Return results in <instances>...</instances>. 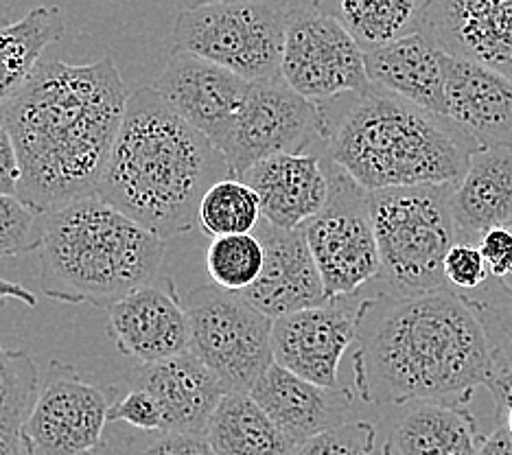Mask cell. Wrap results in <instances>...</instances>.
Here are the masks:
<instances>
[{"label": "cell", "mask_w": 512, "mask_h": 455, "mask_svg": "<svg viewBox=\"0 0 512 455\" xmlns=\"http://www.w3.org/2000/svg\"><path fill=\"white\" fill-rule=\"evenodd\" d=\"M130 92L112 57L92 64L46 60L0 119L20 160L18 197L51 213L97 193Z\"/></svg>", "instance_id": "obj_1"}, {"label": "cell", "mask_w": 512, "mask_h": 455, "mask_svg": "<svg viewBox=\"0 0 512 455\" xmlns=\"http://www.w3.org/2000/svg\"><path fill=\"white\" fill-rule=\"evenodd\" d=\"M353 346L355 390L370 405L469 403L493 377L484 326L467 296L451 287L366 296Z\"/></svg>", "instance_id": "obj_2"}, {"label": "cell", "mask_w": 512, "mask_h": 455, "mask_svg": "<svg viewBox=\"0 0 512 455\" xmlns=\"http://www.w3.org/2000/svg\"><path fill=\"white\" fill-rule=\"evenodd\" d=\"M226 175L211 140L145 86L127 99L97 193L167 241L200 228L202 197Z\"/></svg>", "instance_id": "obj_3"}, {"label": "cell", "mask_w": 512, "mask_h": 455, "mask_svg": "<svg viewBox=\"0 0 512 455\" xmlns=\"http://www.w3.org/2000/svg\"><path fill=\"white\" fill-rule=\"evenodd\" d=\"M324 108V105H322ZM329 119V160L366 191L453 184L480 147L447 116L427 112L372 84Z\"/></svg>", "instance_id": "obj_4"}, {"label": "cell", "mask_w": 512, "mask_h": 455, "mask_svg": "<svg viewBox=\"0 0 512 455\" xmlns=\"http://www.w3.org/2000/svg\"><path fill=\"white\" fill-rule=\"evenodd\" d=\"M38 254L51 300L108 309L154 283L167 241L92 193L44 215Z\"/></svg>", "instance_id": "obj_5"}, {"label": "cell", "mask_w": 512, "mask_h": 455, "mask_svg": "<svg viewBox=\"0 0 512 455\" xmlns=\"http://www.w3.org/2000/svg\"><path fill=\"white\" fill-rule=\"evenodd\" d=\"M453 184H416L368 191L386 294L412 296L440 287L445 256L458 241Z\"/></svg>", "instance_id": "obj_6"}, {"label": "cell", "mask_w": 512, "mask_h": 455, "mask_svg": "<svg viewBox=\"0 0 512 455\" xmlns=\"http://www.w3.org/2000/svg\"><path fill=\"white\" fill-rule=\"evenodd\" d=\"M289 11V0H221L182 9L173 25V44L243 79L261 81L281 75Z\"/></svg>", "instance_id": "obj_7"}, {"label": "cell", "mask_w": 512, "mask_h": 455, "mask_svg": "<svg viewBox=\"0 0 512 455\" xmlns=\"http://www.w3.org/2000/svg\"><path fill=\"white\" fill-rule=\"evenodd\" d=\"M189 315V350L213 372L226 392H250L274 361V318L239 294L200 285L184 298Z\"/></svg>", "instance_id": "obj_8"}, {"label": "cell", "mask_w": 512, "mask_h": 455, "mask_svg": "<svg viewBox=\"0 0 512 455\" xmlns=\"http://www.w3.org/2000/svg\"><path fill=\"white\" fill-rule=\"evenodd\" d=\"M329 119L322 105L305 99L281 75L252 81L246 101L219 136L215 149L230 175L241 178L259 160L305 151L313 138L327 140Z\"/></svg>", "instance_id": "obj_9"}, {"label": "cell", "mask_w": 512, "mask_h": 455, "mask_svg": "<svg viewBox=\"0 0 512 455\" xmlns=\"http://www.w3.org/2000/svg\"><path fill=\"white\" fill-rule=\"evenodd\" d=\"M329 175L331 195L305 226V235L327 296L335 298L359 294V289L379 278L381 259L368 191L331 160Z\"/></svg>", "instance_id": "obj_10"}, {"label": "cell", "mask_w": 512, "mask_h": 455, "mask_svg": "<svg viewBox=\"0 0 512 455\" xmlns=\"http://www.w3.org/2000/svg\"><path fill=\"white\" fill-rule=\"evenodd\" d=\"M281 77L316 105H327L372 86L366 51L340 22L313 5L289 11Z\"/></svg>", "instance_id": "obj_11"}, {"label": "cell", "mask_w": 512, "mask_h": 455, "mask_svg": "<svg viewBox=\"0 0 512 455\" xmlns=\"http://www.w3.org/2000/svg\"><path fill=\"white\" fill-rule=\"evenodd\" d=\"M116 385H95L53 359L40 383L36 405L25 423V440L33 455H79L106 438Z\"/></svg>", "instance_id": "obj_12"}, {"label": "cell", "mask_w": 512, "mask_h": 455, "mask_svg": "<svg viewBox=\"0 0 512 455\" xmlns=\"http://www.w3.org/2000/svg\"><path fill=\"white\" fill-rule=\"evenodd\" d=\"M362 294L327 298L274 320V361L302 379L340 388V364L355 344L364 311Z\"/></svg>", "instance_id": "obj_13"}, {"label": "cell", "mask_w": 512, "mask_h": 455, "mask_svg": "<svg viewBox=\"0 0 512 455\" xmlns=\"http://www.w3.org/2000/svg\"><path fill=\"white\" fill-rule=\"evenodd\" d=\"M252 81L211 60L173 49L154 88L215 145L246 101Z\"/></svg>", "instance_id": "obj_14"}, {"label": "cell", "mask_w": 512, "mask_h": 455, "mask_svg": "<svg viewBox=\"0 0 512 455\" xmlns=\"http://www.w3.org/2000/svg\"><path fill=\"white\" fill-rule=\"evenodd\" d=\"M108 331L116 348L138 364L189 353V315L171 280L116 300L108 307Z\"/></svg>", "instance_id": "obj_15"}, {"label": "cell", "mask_w": 512, "mask_h": 455, "mask_svg": "<svg viewBox=\"0 0 512 455\" xmlns=\"http://www.w3.org/2000/svg\"><path fill=\"white\" fill-rule=\"evenodd\" d=\"M254 235L263 243V270L241 294L256 309L276 320L287 313L322 305L329 298L305 228L285 230L261 219Z\"/></svg>", "instance_id": "obj_16"}, {"label": "cell", "mask_w": 512, "mask_h": 455, "mask_svg": "<svg viewBox=\"0 0 512 455\" xmlns=\"http://www.w3.org/2000/svg\"><path fill=\"white\" fill-rule=\"evenodd\" d=\"M423 33L447 55L512 79V0H429Z\"/></svg>", "instance_id": "obj_17"}, {"label": "cell", "mask_w": 512, "mask_h": 455, "mask_svg": "<svg viewBox=\"0 0 512 455\" xmlns=\"http://www.w3.org/2000/svg\"><path fill=\"white\" fill-rule=\"evenodd\" d=\"M259 195L261 215L276 228H305L331 195L329 165L305 151L276 154L241 173Z\"/></svg>", "instance_id": "obj_18"}, {"label": "cell", "mask_w": 512, "mask_h": 455, "mask_svg": "<svg viewBox=\"0 0 512 455\" xmlns=\"http://www.w3.org/2000/svg\"><path fill=\"white\" fill-rule=\"evenodd\" d=\"M447 119L480 147H512V79L445 55Z\"/></svg>", "instance_id": "obj_19"}, {"label": "cell", "mask_w": 512, "mask_h": 455, "mask_svg": "<svg viewBox=\"0 0 512 455\" xmlns=\"http://www.w3.org/2000/svg\"><path fill=\"white\" fill-rule=\"evenodd\" d=\"M250 394L296 447L320 431L344 423L353 407V392L348 388H327L302 379L276 361L254 381Z\"/></svg>", "instance_id": "obj_20"}, {"label": "cell", "mask_w": 512, "mask_h": 455, "mask_svg": "<svg viewBox=\"0 0 512 455\" xmlns=\"http://www.w3.org/2000/svg\"><path fill=\"white\" fill-rule=\"evenodd\" d=\"M130 385L156 396L162 410V431H193L204 434L224 385L191 350L154 364H138L130 375Z\"/></svg>", "instance_id": "obj_21"}, {"label": "cell", "mask_w": 512, "mask_h": 455, "mask_svg": "<svg viewBox=\"0 0 512 455\" xmlns=\"http://www.w3.org/2000/svg\"><path fill=\"white\" fill-rule=\"evenodd\" d=\"M445 51L423 31L366 51L370 84L394 92L418 108L447 116Z\"/></svg>", "instance_id": "obj_22"}, {"label": "cell", "mask_w": 512, "mask_h": 455, "mask_svg": "<svg viewBox=\"0 0 512 455\" xmlns=\"http://www.w3.org/2000/svg\"><path fill=\"white\" fill-rule=\"evenodd\" d=\"M484 438L467 403L421 399L403 403L383 455H475Z\"/></svg>", "instance_id": "obj_23"}, {"label": "cell", "mask_w": 512, "mask_h": 455, "mask_svg": "<svg viewBox=\"0 0 512 455\" xmlns=\"http://www.w3.org/2000/svg\"><path fill=\"white\" fill-rule=\"evenodd\" d=\"M451 208L460 241H480L484 232L512 219V147H477L467 171L453 182Z\"/></svg>", "instance_id": "obj_24"}, {"label": "cell", "mask_w": 512, "mask_h": 455, "mask_svg": "<svg viewBox=\"0 0 512 455\" xmlns=\"http://www.w3.org/2000/svg\"><path fill=\"white\" fill-rule=\"evenodd\" d=\"M66 31L60 7L40 5L7 22L0 18V110L25 88Z\"/></svg>", "instance_id": "obj_25"}, {"label": "cell", "mask_w": 512, "mask_h": 455, "mask_svg": "<svg viewBox=\"0 0 512 455\" xmlns=\"http://www.w3.org/2000/svg\"><path fill=\"white\" fill-rule=\"evenodd\" d=\"M204 436L215 455H294L296 445L250 392H226Z\"/></svg>", "instance_id": "obj_26"}, {"label": "cell", "mask_w": 512, "mask_h": 455, "mask_svg": "<svg viewBox=\"0 0 512 455\" xmlns=\"http://www.w3.org/2000/svg\"><path fill=\"white\" fill-rule=\"evenodd\" d=\"M324 14L335 18L364 51L423 31L429 0H313Z\"/></svg>", "instance_id": "obj_27"}, {"label": "cell", "mask_w": 512, "mask_h": 455, "mask_svg": "<svg viewBox=\"0 0 512 455\" xmlns=\"http://www.w3.org/2000/svg\"><path fill=\"white\" fill-rule=\"evenodd\" d=\"M261 219L259 195L235 175H226L208 186L197 210V226L211 239L254 232Z\"/></svg>", "instance_id": "obj_28"}, {"label": "cell", "mask_w": 512, "mask_h": 455, "mask_svg": "<svg viewBox=\"0 0 512 455\" xmlns=\"http://www.w3.org/2000/svg\"><path fill=\"white\" fill-rule=\"evenodd\" d=\"M38 366L27 350L0 342V438H25V423L40 392Z\"/></svg>", "instance_id": "obj_29"}, {"label": "cell", "mask_w": 512, "mask_h": 455, "mask_svg": "<svg viewBox=\"0 0 512 455\" xmlns=\"http://www.w3.org/2000/svg\"><path fill=\"white\" fill-rule=\"evenodd\" d=\"M263 256V243L254 232L215 237L204 254L206 274L213 285L241 294L259 278Z\"/></svg>", "instance_id": "obj_30"}, {"label": "cell", "mask_w": 512, "mask_h": 455, "mask_svg": "<svg viewBox=\"0 0 512 455\" xmlns=\"http://www.w3.org/2000/svg\"><path fill=\"white\" fill-rule=\"evenodd\" d=\"M467 296L480 318L493 359V377L512 372V294L506 289H484L480 296Z\"/></svg>", "instance_id": "obj_31"}, {"label": "cell", "mask_w": 512, "mask_h": 455, "mask_svg": "<svg viewBox=\"0 0 512 455\" xmlns=\"http://www.w3.org/2000/svg\"><path fill=\"white\" fill-rule=\"evenodd\" d=\"M44 215L18 195L0 193V261L40 248Z\"/></svg>", "instance_id": "obj_32"}, {"label": "cell", "mask_w": 512, "mask_h": 455, "mask_svg": "<svg viewBox=\"0 0 512 455\" xmlns=\"http://www.w3.org/2000/svg\"><path fill=\"white\" fill-rule=\"evenodd\" d=\"M123 438H108L123 455H215L208 438L193 431H138L136 438Z\"/></svg>", "instance_id": "obj_33"}, {"label": "cell", "mask_w": 512, "mask_h": 455, "mask_svg": "<svg viewBox=\"0 0 512 455\" xmlns=\"http://www.w3.org/2000/svg\"><path fill=\"white\" fill-rule=\"evenodd\" d=\"M375 438L377 429L368 420H353V423L344 420L300 442L294 455H364L375 447Z\"/></svg>", "instance_id": "obj_34"}, {"label": "cell", "mask_w": 512, "mask_h": 455, "mask_svg": "<svg viewBox=\"0 0 512 455\" xmlns=\"http://www.w3.org/2000/svg\"><path fill=\"white\" fill-rule=\"evenodd\" d=\"M442 270H445L447 285L460 294H473V291L482 289L491 276L480 245L460 239L451 245Z\"/></svg>", "instance_id": "obj_35"}, {"label": "cell", "mask_w": 512, "mask_h": 455, "mask_svg": "<svg viewBox=\"0 0 512 455\" xmlns=\"http://www.w3.org/2000/svg\"><path fill=\"white\" fill-rule=\"evenodd\" d=\"M108 420L130 425L136 431H162V410L156 396L136 385H127L125 392H119L110 405Z\"/></svg>", "instance_id": "obj_36"}, {"label": "cell", "mask_w": 512, "mask_h": 455, "mask_svg": "<svg viewBox=\"0 0 512 455\" xmlns=\"http://www.w3.org/2000/svg\"><path fill=\"white\" fill-rule=\"evenodd\" d=\"M477 245H480L488 272L495 280H502L512 272V230L508 226H497L484 232Z\"/></svg>", "instance_id": "obj_37"}, {"label": "cell", "mask_w": 512, "mask_h": 455, "mask_svg": "<svg viewBox=\"0 0 512 455\" xmlns=\"http://www.w3.org/2000/svg\"><path fill=\"white\" fill-rule=\"evenodd\" d=\"M20 160L7 125L0 119V193L18 195L20 186Z\"/></svg>", "instance_id": "obj_38"}, {"label": "cell", "mask_w": 512, "mask_h": 455, "mask_svg": "<svg viewBox=\"0 0 512 455\" xmlns=\"http://www.w3.org/2000/svg\"><path fill=\"white\" fill-rule=\"evenodd\" d=\"M484 388H488L495 401V418L499 427H504L512 436V372L491 377Z\"/></svg>", "instance_id": "obj_39"}, {"label": "cell", "mask_w": 512, "mask_h": 455, "mask_svg": "<svg viewBox=\"0 0 512 455\" xmlns=\"http://www.w3.org/2000/svg\"><path fill=\"white\" fill-rule=\"evenodd\" d=\"M475 455H512V436L504 427L497 425L493 434L484 438L480 451Z\"/></svg>", "instance_id": "obj_40"}, {"label": "cell", "mask_w": 512, "mask_h": 455, "mask_svg": "<svg viewBox=\"0 0 512 455\" xmlns=\"http://www.w3.org/2000/svg\"><path fill=\"white\" fill-rule=\"evenodd\" d=\"M9 300H20V302H25L27 307H36L38 305V298L33 296L29 289H25L22 285L11 283V280L0 278V307H3L5 302H9Z\"/></svg>", "instance_id": "obj_41"}, {"label": "cell", "mask_w": 512, "mask_h": 455, "mask_svg": "<svg viewBox=\"0 0 512 455\" xmlns=\"http://www.w3.org/2000/svg\"><path fill=\"white\" fill-rule=\"evenodd\" d=\"M0 455H33L25 438H0Z\"/></svg>", "instance_id": "obj_42"}, {"label": "cell", "mask_w": 512, "mask_h": 455, "mask_svg": "<svg viewBox=\"0 0 512 455\" xmlns=\"http://www.w3.org/2000/svg\"><path fill=\"white\" fill-rule=\"evenodd\" d=\"M79 455H123V453L119 451V447H116L112 440L103 438V442H99L97 447H92V449L79 453Z\"/></svg>", "instance_id": "obj_43"}, {"label": "cell", "mask_w": 512, "mask_h": 455, "mask_svg": "<svg viewBox=\"0 0 512 455\" xmlns=\"http://www.w3.org/2000/svg\"><path fill=\"white\" fill-rule=\"evenodd\" d=\"M211 3H221V0H180L182 9H193V7H202V5H211Z\"/></svg>", "instance_id": "obj_44"}, {"label": "cell", "mask_w": 512, "mask_h": 455, "mask_svg": "<svg viewBox=\"0 0 512 455\" xmlns=\"http://www.w3.org/2000/svg\"><path fill=\"white\" fill-rule=\"evenodd\" d=\"M510 230H512V219L508 221V224H506ZM497 283H499V287H502V289H506L508 291V294H512V272L506 276V278H502V280H497Z\"/></svg>", "instance_id": "obj_45"}, {"label": "cell", "mask_w": 512, "mask_h": 455, "mask_svg": "<svg viewBox=\"0 0 512 455\" xmlns=\"http://www.w3.org/2000/svg\"><path fill=\"white\" fill-rule=\"evenodd\" d=\"M364 455H372V451H368V453H364Z\"/></svg>", "instance_id": "obj_46"}]
</instances>
